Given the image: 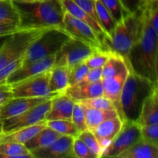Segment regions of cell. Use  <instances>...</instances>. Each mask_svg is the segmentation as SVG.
Masks as SVG:
<instances>
[{
    "instance_id": "17",
    "label": "cell",
    "mask_w": 158,
    "mask_h": 158,
    "mask_svg": "<svg viewBox=\"0 0 158 158\" xmlns=\"http://www.w3.org/2000/svg\"><path fill=\"white\" fill-rule=\"evenodd\" d=\"M123 123V121L118 116L105 120L93 131L102 150L106 148L115 138L117 134L120 132Z\"/></svg>"
},
{
    "instance_id": "21",
    "label": "cell",
    "mask_w": 158,
    "mask_h": 158,
    "mask_svg": "<svg viewBox=\"0 0 158 158\" xmlns=\"http://www.w3.org/2000/svg\"><path fill=\"white\" fill-rule=\"evenodd\" d=\"M137 123L141 127L158 124V94L156 88L143 103Z\"/></svg>"
},
{
    "instance_id": "40",
    "label": "cell",
    "mask_w": 158,
    "mask_h": 158,
    "mask_svg": "<svg viewBox=\"0 0 158 158\" xmlns=\"http://www.w3.org/2000/svg\"><path fill=\"white\" fill-rule=\"evenodd\" d=\"M145 9L150 23L158 35V0H151Z\"/></svg>"
},
{
    "instance_id": "47",
    "label": "cell",
    "mask_w": 158,
    "mask_h": 158,
    "mask_svg": "<svg viewBox=\"0 0 158 158\" xmlns=\"http://www.w3.org/2000/svg\"><path fill=\"white\" fill-rule=\"evenodd\" d=\"M15 2H33L43 1V0H12Z\"/></svg>"
},
{
    "instance_id": "6",
    "label": "cell",
    "mask_w": 158,
    "mask_h": 158,
    "mask_svg": "<svg viewBox=\"0 0 158 158\" xmlns=\"http://www.w3.org/2000/svg\"><path fill=\"white\" fill-rule=\"evenodd\" d=\"M46 29H22L9 35L0 47V69L24 56L32 42Z\"/></svg>"
},
{
    "instance_id": "51",
    "label": "cell",
    "mask_w": 158,
    "mask_h": 158,
    "mask_svg": "<svg viewBox=\"0 0 158 158\" xmlns=\"http://www.w3.org/2000/svg\"><path fill=\"white\" fill-rule=\"evenodd\" d=\"M0 1H2V0H0Z\"/></svg>"
},
{
    "instance_id": "5",
    "label": "cell",
    "mask_w": 158,
    "mask_h": 158,
    "mask_svg": "<svg viewBox=\"0 0 158 158\" xmlns=\"http://www.w3.org/2000/svg\"><path fill=\"white\" fill-rule=\"evenodd\" d=\"M72 37L61 28L46 29L32 42L23 56V64L55 56Z\"/></svg>"
},
{
    "instance_id": "33",
    "label": "cell",
    "mask_w": 158,
    "mask_h": 158,
    "mask_svg": "<svg viewBox=\"0 0 158 158\" xmlns=\"http://www.w3.org/2000/svg\"><path fill=\"white\" fill-rule=\"evenodd\" d=\"M110 55V51L104 49H96L86 60V66L89 69L103 67Z\"/></svg>"
},
{
    "instance_id": "43",
    "label": "cell",
    "mask_w": 158,
    "mask_h": 158,
    "mask_svg": "<svg viewBox=\"0 0 158 158\" xmlns=\"http://www.w3.org/2000/svg\"><path fill=\"white\" fill-rule=\"evenodd\" d=\"M102 80V67L89 69L82 81L78 83H89Z\"/></svg>"
},
{
    "instance_id": "45",
    "label": "cell",
    "mask_w": 158,
    "mask_h": 158,
    "mask_svg": "<svg viewBox=\"0 0 158 158\" xmlns=\"http://www.w3.org/2000/svg\"><path fill=\"white\" fill-rule=\"evenodd\" d=\"M12 98L11 86L9 84H4L0 86V106L6 103L7 100Z\"/></svg>"
},
{
    "instance_id": "31",
    "label": "cell",
    "mask_w": 158,
    "mask_h": 158,
    "mask_svg": "<svg viewBox=\"0 0 158 158\" xmlns=\"http://www.w3.org/2000/svg\"><path fill=\"white\" fill-rule=\"evenodd\" d=\"M86 107L94 108L99 110H117L118 112V108L117 104L112 100L106 98L103 96L87 99V100L80 101Z\"/></svg>"
},
{
    "instance_id": "3",
    "label": "cell",
    "mask_w": 158,
    "mask_h": 158,
    "mask_svg": "<svg viewBox=\"0 0 158 158\" xmlns=\"http://www.w3.org/2000/svg\"><path fill=\"white\" fill-rule=\"evenodd\" d=\"M156 85L130 69L118 102V114L123 121L137 123L143 103L155 90Z\"/></svg>"
},
{
    "instance_id": "42",
    "label": "cell",
    "mask_w": 158,
    "mask_h": 158,
    "mask_svg": "<svg viewBox=\"0 0 158 158\" xmlns=\"http://www.w3.org/2000/svg\"><path fill=\"white\" fill-rule=\"evenodd\" d=\"M23 64V57L18 59L15 61L12 62L10 64L7 65L6 66L3 67L2 69H0V86L4 84H7L6 81H7L8 77H9L11 73L15 69H18L19 66H21Z\"/></svg>"
},
{
    "instance_id": "27",
    "label": "cell",
    "mask_w": 158,
    "mask_h": 158,
    "mask_svg": "<svg viewBox=\"0 0 158 158\" xmlns=\"http://www.w3.org/2000/svg\"><path fill=\"white\" fill-rule=\"evenodd\" d=\"M0 158H33L25 144L19 143H0Z\"/></svg>"
},
{
    "instance_id": "29",
    "label": "cell",
    "mask_w": 158,
    "mask_h": 158,
    "mask_svg": "<svg viewBox=\"0 0 158 158\" xmlns=\"http://www.w3.org/2000/svg\"><path fill=\"white\" fill-rule=\"evenodd\" d=\"M0 23L18 24L19 26V15L12 0L0 1Z\"/></svg>"
},
{
    "instance_id": "34",
    "label": "cell",
    "mask_w": 158,
    "mask_h": 158,
    "mask_svg": "<svg viewBox=\"0 0 158 158\" xmlns=\"http://www.w3.org/2000/svg\"><path fill=\"white\" fill-rule=\"evenodd\" d=\"M77 137H79L87 146V148L97 156V158L101 157L103 150L93 131L86 130L80 133Z\"/></svg>"
},
{
    "instance_id": "30",
    "label": "cell",
    "mask_w": 158,
    "mask_h": 158,
    "mask_svg": "<svg viewBox=\"0 0 158 158\" xmlns=\"http://www.w3.org/2000/svg\"><path fill=\"white\" fill-rule=\"evenodd\" d=\"M46 124L49 127L52 128V130L60 133L62 135L77 137L80 134V132L72 120H48V121L46 120Z\"/></svg>"
},
{
    "instance_id": "38",
    "label": "cell",
    "mask_w": 158,
    "mask_h": 158,
    "mask_svg": "<svg viewBox=\"0 0 158 158\" xmlns=\"http://www.w3.org/2000/svg\"><path fill=\"white\" fill-rule=\"evenodd\" d=\"M142 139L158 147V124L141 127Z\"/></svg>"
},
{
    "instance_id": "14",
    "label": "cell",
    "mask_w": 158,
    "mask_h": 158,
    "mask_svg": "<svg viewBox=\"0 0 158 158\" xmlns=\"http://www.w3.org/2000/svg\"><path fill=\"white\" fill-rule=\"evenodd\" d=\"M55 56H51L46 58L40 59V60L30 62L26 64H23L9 75L6 83L10 86L14 83L26 80L29 77L37 75L40 73L49 70L53 66Z\"/></svg>"
},
{
    "instance_id": "24",
    "label": "cell",
    "mask_w": 158,
    "mask_h": 158,
    "mask_svg": "<svg viewBox=\"0 0 158 158\" xmlns=\"http://www.w3.org/2000/svg\"><path fill=\"white\" fill-rule=\"evenodd\" d=\"M61 136L62 134H60V133L46 126L39 131L30 140H28L25 143V146L31 152L34 150L47 147Z\"/></svg>"
},
{
    "instance_id": "26",
    "label": "cell",
    "mask_w": 158,
    "mask_h": 158,
    "mask_svg": "<svg viewBox=\"0 0 158 158\" xmlns=\"http://www.w3.org/2000/svg\"><path fill=\"white\" fill-rule=\"evenodd\" d=\"M129 68L127 61L124 57L110 52L109 59L102 67V79L115 76Z\"/></svg>"
},
{
    "instance_id": "41",
    "label": "cell",
    "mask_w": 158,
    "mask_h": 158,
    "mask_svg": "<svg viewBox=\"0 0 158 158\" xmlns=\"http://www.w3.org/2000/svg\"><path fill=\"white\" fill-rule=\"evenodd\" d=\"M91 18L100 24L96 9V0H73ZM101 26V25H100Z\"/></svg>"
},
{
    "instance_id": "50",
    "label": "cell",
    "mask_w": 158,
    "mask_h": 158,
    "mask_svg": "<svg viewBox=\"0 0 158 158\" xmlns=\"http://www.w3.org/2000/svg\"><path fill=\"white\" fill-rule=\"evenodd\" d=\"M156 91H157V93L158 94V83H157V85H156Z\"/></svg>"
},
{
    "instance_id": "19",
    "label": "cell",
    "mask_w": 158,
    "mask_h": 158,
    "mask_svg": "<svg viewBox=\"0 0 158 158\" xmlns=\"http://www.w3.org/2000/svg\"><path fill=\"white\" fill-rule=\"evenodd\" d=\"M61 2L65 12H69V14L73 15L74 17L80 19V21L83 22L86 24H87L88 26H90L95 31L96 33L97 34L101 43H103L104 39L108 36L106 32H104L103 28H102V26L99 23H97L95 20L93 19L73 0H61Z\"/></svg>"
},
{
    "instance_id": "39",
    "label": "cell",
    "mask_w": 158,
    "mask_h": 158,
    "mask_svg": "<svg viewBox=\"0 0 158 158\" xmlns=\"http://www.w3.org/2000/svg\"><path fill=\"white\" fill-rule=\"evenodd\" d=\"M151 0H120L125 10L129 14L143 10Z\"/></svg>"
},
{
    "instance_id": "4",
    "label": "cell",
    "mask_w": 158,
    "mask_h": 158,
    "mask_svg": "<svg viewBox=\"0 0 158 158\" xmlns=\"http://www.w3.org/2000/svg\"><path fill=\"white\" fill-rule=\"evenodd\" d=\"M144 9L130 14L117 23L114 32L103 41V48L125 59L140 37L143 30Z\"/></svg>"
},
{
    "instance_id": "13",
    "label": "cell",
    "mask_w": 158,
    "mask_h": 158,
    "mask_svg": "<svg viewBox=\"0 0 158 158\" xmlns=\"http://www.w3.org/2000/svg\"><path fill=\"white\" fill-rule=\"evenodd\" d=\"M54 96L40 97H17V98L12 97L0 106V120H3L5 119L26 112L40 103L50 100Z\"/></svg>"
},
{
    "instance_id": "10",
    "label": "cell",
    "mask_w": 158,
    "mask_h": 158,
    "mask_svg": "<svg viewBox=\"0 0 158 158\" xmlns=\"http://www.w3.org/2000/svg\"><path fill=\"white\" fill-rule=\"evenodd\" d=\"M51 99L34 106L26 112L1 120L2 133L11 132L20 128L32 126L46 120V114L50 109Z\"/></svg>"
},
{
    "instance_id": "8",
    "label": "cell",
    "mask_w": 158,
    "mask_h": 158,
    "mask_svg": "<svg viewBox=\"0 0 158 158\" xmlns=\"http://www.w3.org/2000/svg\"><path fill=\"white\" fill-rule=\"evenodd\" d=\"M50 69L10 85L12 97H40L56 96L49 89Z\"/></svg>"
},
{
    "instance_id": "7",
    "label": "cell",
    "mask_w": 158,
    "mask_h": 158,
    "mask_svg": "<svg viewBox=\"0 0 158 158\" xmlns=\"http://www.w3.org/2000/svg\"><path fill=\"white\" fill-rule=\"evenodd\" d=\"M141 139V126L138 123L123 121L120 132L103 150L101 157H118Z\"/></svg>"
},
{
    "instance_id": "49",
    "label": "cell",
    "mask_w": 158,
    "mask_h": 158,
    "mask_svg": "<svg viewBox=\"0 0 158 158\" xmlns=\"http://www.w3.org/2000/svg\"><path fill=\"white\" fill-rule=\"evenodd\" d=\"M2 132V121L0 120V134Z\"/></svg>"
},
{
    "instance_id": "2",
    "label": "cell",
    "mask_w": 158,
    "mask_h": 158,
    "mask_svg": "<svg viewBox=\"0 0 158 158\" xmlns=\"http://www.w3.org/2000/svg\"><path fill=\"white\" fill-rule=\"evenodd\" d=\"M13 3L19 15L21 29H63L65 10L61 0Z\"/></svg>"
},
{
    "instance_id": "12",
    "label": "cell",
    "mask_w": 158,
    "mask_h": 158,
    "mask_svg": "<svg viewBox=\"0 0 158 158\" xmlns=\"http://www.w3.org/2000/svg\"><path fill=\"white\" fill-rule=\"evenodd\" d=\"M74 137L62 135L51 144L31 151L33 158H75L73 145Z\"/></svg>"
},
{
    "instance_id": "46",
    "label": "cell",
    "mask_w": 158,
    "mask_h": 158,
    "mask_svg": "<svg viewBox=\"0 0 158 158\" xmlns=\"http://www.w3.org/2000/svg\"><path fill=\"white\" fill-rule=\"evenodd\" d=\"M155 70H156V77H157V83H158V49H157V57H156Z\"/></svg>"
},
{
    "instance_id": "35",
    "label": "cell",
    "mask_w": 158,
    "mask_h": 158,
    "mask_svg": "<svg viewBox=\"0 0 158 158\" xmlns=\"http://www.w3.org/2000/svg\"><path fill=\"white\" fill-rule=\"evenodd\" d=\"M71 120L80 133L88 130L86 123V108L80 102L75 103Z\"/></svg>"
},
{
    "instance_id": "1",
    "label": "cell",
    "mask_w": 158,
    "mask_h": 158,
    "mask_svg": "<svg viewBox=\"0 0 158 158\" xmlns=\"http://www.w3.org/2000/svg\"><path fill=\"white\" fill-rule=\"evenodd\" d=\"M158 49V35L153 28L144 9L142 33L127 56L130 69L136 74L157 83L156 57Z\"/></svg>"
},
{
    "instance_id": "44",
    "label": "cell",
    "mask_w": 158,
    "mask_h": 158,
    "mask_svg": "<svg viewBox=\"0 0 158 158\" xmlns=\"http://www.w3.org/2000/svg\"><path fill=\"white\" fill-rule=\"evenodd\" d=\"M21 29H22L18 24L0 23V37L12 35Z\"/></svg>"
},
{
    "instance_id": "28",
    "label": "cell",
    "mask_w": 158,
    "mask_h": 158,
    "mask_svg": "<svg viewBox=\"0 0 158 158\" xmlns=\"http://www.w3.org/2000/svg\"><path fill=\"white\" fill-rule=\"evenodd\" d=\"M96 9L99 23L107 36L110 37L114 32L117 23L100 0H96Z\"/></svg>"
},
{
    "instance_id": "18",
    "label": "cell",
    "mask_w": 158,
    "mask_h": 158,
    "mask_svg": "<svg viewBox=\"0 0 158 158\" xmlns=\"http://www.w3.org/2000/svg\"><path fill=\"white\" fill-rule=\"evenodd\" d=\"M129 72L130 68L115 76L102 79L103 89V96L114 102L117 104V108L119 99Z\"/></svg>"
},
{
    "instance_id": "37",
    "label": "cell",
    "mask_w": 158,
    "mask_h": 158,
    "mask_svg": "<svg viewBox=\"0 0 158 158\" xmlns=\"http://www.w3.org/2000/svg\"><path fill=\"white\" fill-rule=\"evenodd\" d=\"M73 151L75 158H97L79 137H74Z\"/></svg>"
},
{
    "instance_id": "15",
    "label": "cell",
    "mask_w": 158,
    "mask_h": 158,
    "mask_svg": "<svg viewBox=\"0 0 158 158\" xmlns=\"http://www.w3.org/2000/svg\"><path fill=\"white\" fill-rule=\"evenodd\" d=\"M76 101L65 93H60L51 99V106L46 116V120H72Z\"/></svg>"
},
{
    "instance_id": "20",
    "label": "cell",
    "mask_w": 158,
    "mask_h": 158,
    "mask_svg": "<svg viewBox=\"0 0 158 158\" xmlns=\"http://www.w3.org/2000/svg\"><path fill=\"white\" fill-rule=\"evenodd\" d=\"M47 126L46 120H43L40 123L32 126L20 128L15 131L7 133H1L0 134V143H19L25 144L28 140H30L39 131Z\"/></svg>"
},
{
    "instance_id": "32",
    "label": "cell",
    "mask_w": 158,
    "mask_h": 158,
    "mask_svg": "<svg viewBox=\"0 0 158 158\" xmlns=\"http://www.w3.org/2000/svg\"><path fill=\"white\" fill-rule=\"evenodd\" d=\"M106 9L109 11L116 23H119L125 17L130 15L123 8L120 0H100Z\"/></svg>"
},
{
    "instance_id": "23",
    "label": "cell",
    "mask_w": 158,
    "mask_h": 158,
    "mask_svg": "<svg viewBox=\"0 0 158 158\" xmlns=\"http://www.w3.org/2000/svg\"><path fill=\"white\" fill-rule=\"evenodd\" d=\"M119 158H158V147L141 140L127 151L119 155Z\"/></svg>"
},
{
    "instance_id": "36",
    "label": "cell",
    "mask_w": 158,
    "mask_h": 158,
    "mask_svg": "<svg viewBox=\"0 0 158 158\" xmlns=\"http://www.w3.org/2000/svg\"><path fill=\"white\" fill-rule=\"evenodd\" d=\"M89 69L85 61L72 66L70 68V73H69V86L77 84L80 81H82Z\"/></svg>"
},
{
    "instance_id": "11",
    "label": "cell",
    "mask_w": 158,
    "mask_h": 158,
    "mask_svg": "<svg viewBox=\"0 0 158 158\" xmlns=\"http://www.w3.org/2000/svg\"><path fill=\"white\" fill-rule=\"evenodd\" d=\"M63 29L72 38L81 41L94 49H103V45L95 31L89 26L65 12Z\"/></svg>"
},
{
    "instance_id": "25",
    "label": "cell",
    "mask_w": 158,
    "mask_h": 158,
    "mask_svg": "<svg viewBox=\"0 0 158 158\" xmlns=\"http://www.w3.org/2000/svg\"><path fill=\"white\" fill-rule=\"evenodd\" d=\"M85 108H86V126H87L88 130L91 131H94L100 123L104 122L105 120L119 116L117 110L94 109V108H89L86 106Z\"/></svg>"
},
{
    "instance_id": "9",
    "label": "cell",
    "mask_w": 158,
    "mask_h": 158,
    "mask_svg": "<svg viewBox=\"0 0 158 158\" xmlns=\"http://www.w3.org/2000/svg\"><path fill=\"white\" fill-rule=\"evenodd\" d=\"M96 49L81 41L70 38L56 54L53 66H72L85 61Z\"/></svg>"
},
{
    "instance_id": "48",
    "label": "cell",
    "mask_w": 158,
    "mask_h": 158,
    "mask_svg": "<svg viewBox=\"0 0 158 158\" xmlns=\"http://www.w3.org/2000/svg\"><path fill=\"white\" fill-rule=\"evenodd\" d=\"M8 37H9V35H6V36L0 37V47H1V46H2V44H3V43H4V42L6 41V39H7Z\"/></svg>"
},
{
    "instance_id": "22",
    "label": "cell",
    "mask_w": 158,
    "mask_h": 158,
    "mask_svg": "<svg viewBox=\"0 0 158 158\" xmlns=\"http://www.w3.org/2000/svg\"><path fill=\"white\" fill-rule=\"evenodd\" d=\"M70 68L65 66H52L49 75V89L54 94L63 93L69 86Z\"/></svg>"
},
{
    "instance_id": "16",
    "label": "cell",
    "mask_w": 158,
    "mask_h": 158,
    "mask_svg": "<svg viewBox=\"0 0 158 158\" xmlns=\"http://www.w3.org/2000/svg\"><path fill=\"white\" fill-rule=\"evenodd\" d=\"M103 83L102 80H100L94 83H77L69 86L63 93L76 102H80L87 99L103 96Z\"/></svg>"
}]
</instances>
